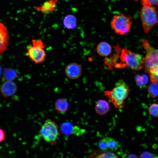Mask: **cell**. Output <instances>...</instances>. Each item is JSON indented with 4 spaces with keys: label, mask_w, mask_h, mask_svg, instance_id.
<instances>
[{
    "label": "cell",
    "mask_w": 158,
    "mask_h": 158,
    "mask_svg": "<svg viewBox=\"0 0 158 158\" xmlns=\"http://www.w3.org/2000/svg\"><path fill=\"white\" fill-rule=\"evenodd\" d=\"M116 52L111 57L110 61L105 63L108 66L116 60L120 61L114 66L116 68H130L136 71L141 69L144 65V60L141 55L133 52L125 48L121 49L118 45L114 47Z\"/></svg>",
    "instance_id": "1"
},
{
    "label": "cell",
    "mask_w": 158,
    "mask_h": 158,
    "mask_svg": "<svg viewBox=\"0 0 158 158\" xmlns=\"http://www.w3.org/2000/svg\"><path fill=\"white\" fill-rule=\"evenodd\" d=\"M130 92L128 85L122 80H119L115 84L111 90L105 91V96L114 107L118 109L124 107L125 101L128 98Z\"/></svg>",
    "instance_id": "2"
},
{
    "label": "cell",
    "mask_w": 158,
    "mask_h": 158,
    "mask_svg": "<svg viewBox=\"0 0 158 158\" xmlns=\"http://www.w3.org/2000/svg\"><path fill=\"white\" fill-rule=\"evenodd\" d=\"M140 15L144 32L148 33L158 22L157 11L152 6H143Z\"/></svg>",
    "instance_id": "3"
},
{
    "label": "cell",
    "mask_w": 158,
    "mask_h": 158,
    "mask_svg": "<svg viewBox=\"0 0 158 158\" xmlns=\"http://www.w3.org/2000/svg\"><path fill=\"white\" fill-rule=\"evenodd\" d=\"M32 45H30L27 49V54L35 64L43 62L45 60L46 54L44 48L45 45L41 39H33Z\"/></svg>",
    "instance_id": "4"
},
{
    "label": "cell",
    "mask_w": 158,
    "mask_h": 158,
    "mask_svg": "<svg viewBox=\"0 0 158 158\" xmlns=\"http://www.w3.org/2000/svg\"><path fill=\"white\" fill-rule=\"evenodd\" d=\"M131 17L123 14L115 15L111 22L112 28L116 33L123 35L130 31L132 24Z\"/></svg>",
    "instance_id": "5"
},
{
    "label": "cell",
    "mask_w": 158,
    "mask_h": 158,
    "mask_svg": "<svg viewBox=\"0 0 158 158\" xmlns=\"http://www.w3.org/2000/svg\"><path fill=\"white\" fill-rule=\"evenodd\" d=\"M40 135L46 142L49 143L55 142L59 136L57 124L50 119L46 120L42 126Z\"/></svg>",
    "instance_id": "6"
},
{
    "label": "cell",
    "mask_w": 158,
    "mask_h": 158,
    "mask_svg": "<svg viewBox=\"0 0 158 158\" xmlns=\"http://www.w3.org/2000/svg\"><path fill=\"white\" fill-rule=\"evenodd\" d=\"M142 43L146 51L144 66L145 71L148 73L150 69L158 65V49L152 46L147 40H142Z\"/></svg>",
    "instance_id": "7"
},
{
    "label": "cell",
    "mask_w": 158,
    "mask_h": 158,
    "mask_svg": "<svg viewBox=\"0 0 158 158\" xmlns=\"http://www.w3.org/2000/svg\"><path fill=\"white\" fill-rule=\"evenodd\" d=\"M60 130L62 134L64 136L74 135L77 136L82 135L85 133L84 129L77 126H74L71 122H66L61 125Z\"/></svg>",
    "instance_id": "8"
},
{
    "label": "cell",
    "mask_w": 158,
    "mask_h": 158,
    "mask_svg": "<svg viewBox=\"0 0 158 158\" xmlns=\"http://www.w3.org/2000/svg\"><path fill=\"white\" fill-rule=\"evenodd\" d=\"M65 73L69 79H76L81 75L82 67L78 63H71L66 67Z\"/></svg>",
    "instance_id": "9"
},
{
    "label": "cell",
    "mask_w": 158,
    "mask_h": 158,
    "mask_svg": "<svg viewBox=\"0 0 158 158\" xmlns=\"http://www.w3.org/2000/svg\"><path fill=\"white\" fill-rule=\"evenodd\" d=\"M0 54L3 53L7 49L9 43V34L7 28L3 23L0 25Z\"/></svg>",
    "instance_id": "10"
},
{
    "label": "cell",
    "mask_w": 158,
    "mask_h": 158,
    "mask_svg": "<svg viewBox=\"0 0 158 158\" xmlns=\"http://www.w3.org/2000/svg\"><path fill=\"white\" fill-rule=\"evenodd\" d=\"M1 91L4 97L11 96L14 94L17 90L16 83L13 81H6L1 87Z\"/></svg>",
    "instance_id": "11"
},
{
    "label": "cell",
    "mask_w": 158,
    "mask_h": 158,
    "mask_svg": "<svg viewBox=\"0 0 158 158\" xmlns=\"http://www.w3.org/2000/svg\"><path fill=\"white\" fill-rule=\"evenodd\" d=\"M59 0H49L43 3L39 7L36 9L42 13L48 14L54 11Z\"/></svg>",
    "instance_id": "12"
},
{
    "label": "cell",
    "mask_w": 158,
    "mask_h": 158,
    "mask_svg": "<svg viewBox=\"0 0 158 158\" xmlns=\"http://www.w3.org/2000/svg\"><path fill=\"white\" fill-rule=\"evenodd\" d=\"M111 47L109 44L107 42H102L99 43L96 48L97 53L102 56H107L111 52Z\"/></svg>",
    "instance_id": "13"
},
{
    "label": "cell",
    "mask_w": 158,
    "mask_h": 158,
    "mask_svg": "<svg viewBox=\"0 0 158 158\" xmlns=\"http://www.w3.org/2000/svg\"><path fill=\"white\" fill-rule=\"evenodd\" d=\"M110 106L107 102L104 100L97 101L95 106L96 112L100 115L106 114L109 110Z\"/></svg>",
    "instance_id": "14"
},
{
    "label": "cell",
    "mask_w": 158,
    "mask_h": 158,
    "mask_svg": "<svg viewBox=\"0 0 158 158\" xmlns=\"http://www.w3.org/2000/svg\"><path fill=\"white\" fill-rule=\"evenodd\" d=\"M90 154L93 158H118L116 154L111 152L92 150Z\"/></svg>",
    "instance_id": "15"
},
{
    "label": "cell",
    "mask_w": 158,
    "mask_h": 158,
    "mask_svg": "<svg viewBox=\"0 0 158 158\" xmlns=\"http://www.w3.org/2000/svg\"><path fill=\"white\" fill-rule=\"evenodd\" d=\"M68 103L65 99L59 98L56 101L55 106L56 109L61 114H64L67 111Z\"/></svg>",
    "instance_id": "16"
},
{
    "label": "cell",
    "mask_w": 158,
    "mask_h": 158,
    "mask_svg": "<svg viewBox=\"0 0 158 158\" xmlns=\"http://www.w3.org/2000/svg\"><path fill=\"white\" fill-rule=\"evenodd\" d=\"M64 26L68 29H73L77 26V21L75 17L71 14L66 16L63 20Z\"/></svg>",
    "instance_id": "17"
},
{
    "label": "cell",
    "mask_w": 158,
    "mask_h": 158,
    "mask_svg": "<svg viewBox=\"0 0 158 158\" xmlns=\"http://www.w3.org/2000/svg\"><path fill=\"white\" fill-rule=\"evenodd\" d=\"M18 76L17 72L13 68H8L4 69L3 76L6 81H13Z\"/></svg>",
    "instance_id": "18"
},
{
    "label": "cell",
    "mask_w": 158,
    "mask_h": 158,
    "mask_svg": "<svg viewBox=\"0 0 158 158\" xmlns=\"http://www.w3.org/2000/svg\"><path fill=\"white\" fill-rule=\"evenodd\" d=\"M109 152L117 150L120 146L118 142L110 137H106Z\"/></svg>",
    "instance_id": "19"
},
{
    "label": "cell",
    "mask_w": 158,
    "mask_h": 158,
    "mask_svg": "<svg viewBox=\"0 0 158 158\" xmlns=\"http://www.w3.org/2000/svg\"><path fill=\"white\" fill-rule=\"evenodd\" d=\"M136 85L140 88L143 87L147 84L148 79L145 75H137L135 77Z\"/></svg>",
    "instance_id": "20"
},
{
    "label": "cell",
    "mask_w": 158,
    "mask_h": 158,
    "mask_svg": "<svg viewBox=\"0 0 158 158\" xmlns=\"http://www.w3.org/2000/svg\"><path fill=\"white\" fill-rule=\"evenodd\" d=\"M151 82L158 83V65L150 69L148 72Z\"/></svg>",
    "instance_id": "21"
},
{
    "label": "cell",
    "mask_w": 158,
    "mask_h": 158,
    "mask_svg": "<svg viewBox=\"0 0 158 158\" xmlns=\"http://www.w3.org/2000/svg\"><path fill=\"white\" fill-rule=\"evenodd\" d=\"M148 92L150 96L152 97L158 96V83H152L149 85Z\"/></svg>",
    "instance_id": "22"
},
{
    "label": "cell",
    "mask_w": 158,
    "mask_h": 158,
    "mask_svg": "<svg viewBox=\"0 0 158 158\" xmlns=\"http://www.w3.org/2000/svg\"><path fill=\"white\" fill-rule=\"evenodd\" d=\"M148 112L150 114L154 117H158V104L154 103L149 107Z\"/></svg>",
    "instance_id": "23"
},
{
    "label": "cell",
    "mask_w": 158,
    "mask_h": 158,
    "mask_svg": "<svg viewBox=\"0 0 158 158\" xmlns=\"http://www.w3.org/2000/svg\"><path fill=\"white\" fill-rule=\"evenodd\" d=\"M98 145L101 150L104 152H109L106 137L102 138L99 141Z\"/></svg>",
    "instance_id": "24"
},
{
    "label": "cell",
    "mask_w": 158,
    "mask_h": 158,
    "mask_svg": "<svg viewBox=\"0 0 158 158\" xmlns=\"http://www.w3.org/2000/svg\"><path fill=\"white\" fill-rule=\"evenodd\" d=\"M140 158H154V157L151 153L148 152H145L141 154Z\"/></svg>",
    "instance_id": "25"
},
{
    "label": "cell",
    "mask_w": 158,
    "mask_h": 158,
    "mask_svg": "<svg viewBox=\"0 0 158 158\" xmlns=\"http://www.w3.org/2000/svg\"><path fill=\"white\" fill-rule=\"evenodd\" d=\"M0 142L3 141L4 140L5 138V134L4 131L3 129H0Z\"/></svg>",
    "instance_id": "26"
},
{
    "label": "cell",
    "mask_w": 158,
    "mask_h": 158,
    "mask_svg": "<svg viewBox=\"0 0 158 158\" xmlns=\"http://www.w3.org/2000/svg\"><path fill=\"white\" fill-rule=\"evenodd\" d=\"M149 3L152 5H158V0H147Z\"/></svg>",
    "instance_id": "27"
},
{
    "label": "cell",
    "mask_w": 158,
    "mask_h": 158,
    "mask_svg": "<svg viewBox=\"0 0 158 158\" xmlns=\"http://www.w3.org/2000/svg\"><path fill=\"white\" fill-rule=\"evenodd\" d=\"M127 158H138L136 155L135 154H130L129 155Z\"/></svg>",
    "instance_id": "28"
},
{
    "label": "cell",
    "mask_w": 158,
    "mask_h": 158,
    "mask_svg": "<svg viewBox=\"0 0 158 158\" xmlns=\"http://www.w3.org/2000/svg\"><path fill=\"white\" fill-rule=\"evenodd\" d=\"M88 158H93L92 156L90 154L88 157Z\"/></svg>",
    "instance_id": "29"
},
{
    "label": "cell",
    "mask_w": 158,
    "mask_h": 158,
    "mask_svg": "<svg viewBox=\"0 0 158 158\" xmlns=\"http://www.w3.org/2000/svg\"><path fill=\"white\" fill-rule=\"evenodd\" d=\"M157 15H158V22H157V24H158V10L157 11Z\"/></svg>",
    "instance_id": "30"
}]
</instances>
